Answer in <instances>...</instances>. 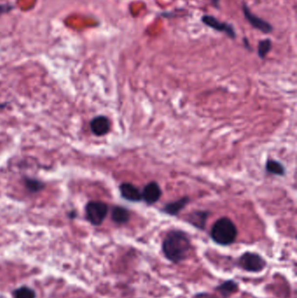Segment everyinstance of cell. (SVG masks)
Segmentation results:
<instances>
[{
    "mask_svg": "<svg viewBox=\"0 0 297 298\" xmlns=\"http://www.w3.org/2000/svg\"><path fill=\"white\" fill-rule=\"evenodd\" d=\"M15 9V5L12 4H0V17L7 14Z\"/></svg>",
    "mask_w": 297,
    "mask_h": 298,
    "instance_id": "cell-18",
    "label": "cell"
},
{
    "mask_svg": "<svg viewBox=\"0 0 297 298\" xmlns=\"http://www.w3.org/2000/svg\"><path fill=\"white\" fill-rule=\"evenodd\" d=\"M25 186H26L27 190H30L31 192H39L40 190L44 188L43 183H41V182L36 181V180H32V179H26L25 180Z\"/></svg>",
    "mask_w": 297,
    "mask_h": 298,
    "instance_id": "cell-17",
    "label": "cell"
},
{
    "mask_svg": "<svg viewBox=\"0 0 297 298\" xmlns=\"http://www.w3.org/2000/svg\"><path fill=\"white\" fill-rule=\"evenodd\" d=\"M91 130L97 136H102L108 133L110 130V121L105 116L94 118L91 122Z\"/></svg>",
    "mask_w": 297,
    "mask_h": 298,
    "instance_id": "cell-9",
    "label": "cell"
},
{
    "mask_svg": "<svg viewBox=\"0 0 297 298\" xmlns=\"http://www.w3.org/2000/svg\"><path fill=\"white\" fill-rule=\"evenodd\" d=\"M210 2L212 3L214 8L220 9V2H221V0H210Z\"/></svg>",
    "mask_w": 297,
    "mask_h": 298,
    "instance_id": "cell-21",
    "label": "cell"
},
{
    "mask_svg": "<svg viewBox=\"0 0 297 298\" xmlns=\"http://www.w3.org/2000/svg\"><path fill=\"white\" fill-rule=\"evenodd\" d=\"M209 213L207 211H193L188 216V222L199 230H204L209 218Z\"/></svg>",
    "mask_w": 297,
    "mask_h": 298,
    "instance_id": "cell-10",
    "label": "cell"
},
{
    "mask_svg": "<svg viewBox=\"0 0 297 298\" xmlns=\"http://www.w3.org/2000/svg\"><path fill=\"white\" fill-rule=\"evenodd\" d=\"M201 22L209 26V28L213 29L214 31L225 33L227 36L231 40H235L237 37L236 31L233 24H229L227 22L220 21L215 17L212 15L205 14L201 17Z\"/></svg>",
    "mask_w": 297,
    "mask_h": 298,
    "instance_id": "cell-6",
    "label": "cell"
},
{
    "mask_svg": "<svg viewBox=\"0 0 297 298\" xmlns=\"http://www.w3.org/2000/svg\"><path fill=\"white\" fill-rule=\"evenodd\" d=\"M121 196L129 202H140L142 200V194L140 190L128 182H125L120 186Z\"/></svg>",
    "mask_w": 297,
    "mask_h": 298,
    "instance_id": "cell-8",
    "label": "cell"
},
{
    "mask_svg": "<svg viewBox=\"0 0 297 298\" xmlns=\"http://www.w3.org/2000/svg\"><path fill=\"white\" fill-rule=\"evenodd\" d=\"M141 194H142V200H144L147 204L153 205L160 200L162 192L159 184L154 181H152L145 186L144 190Z\"/></svg>",
    "mask_w": 297,
    "mask_h": 298,
    "instance_id": "cell-7",
    "label": "cell"
},
{
    "mask_svg": "<svg viewBox=\"0 0 297 298\" xmlns=\"http://www.w3.org/2000/svg\"><path fill=\"white\" fill-rule=\"evenodd\" d=\"M272 48V41L270 39H263L259 41L257 54L261 60H264Z\"/></svg>",
    "mask_w": 297,
    "mask_h": 298,
    "instance_id": "cell-15",
    "label": "cell"
},
{
    "mask_svg": "<svg viewBox=\"0 0 297 298\" xmlns=\"http://www.w3.org/2000/svg\"><path fill=\"white\" fill-rule=\"evenodd\" d=\"M237 228L232 220L228 217L218 219L213 223L210 231V236L218 245L229 246L236 240Z\"/></svg>",
    "mask_w": 297,
    "mask_h": 298,
    "instance_id": "cell-2",
    "label": "cell"
},
{
    "mask_svg": "<svg viewBox=\"0 0 297 298\" xmlns=\"http://www.w3.org/2000/svg\"><path fill=\"white\" fill-rule=\"evenodd\" d=\"M112 219L113 222L118 224H125L128 222L130 219V213L128 210L122 207H114L112 212Z\"/></svg>",
    "mask_w": 297,
    "mask_h": 298,
    "instance_id": "cell-13",
    "label": "cell"
},
{
    "mask_svg": "<svg viewBox=\"0 0 297 298\" xmlns=\"http://www.w3.org/2000/svg\"><path fill=\"white\" fill-rule=\"evenodd\" d=\"M189 197H182L180 200H177L174 202H169L168 204L165 205L163 208V212L170 215H176L181 212V210L184 209L186 206L189 203Z\"/></svg>",
    "mask_w": 297,
    "mask_h": 298,
    "instance_id": "cell-11",
    "label": "cell"
},
{
    "mask_svg": "<svg viewBox=\"0 0 297 298\" xmlns=\"http://www.w3.org/2000/svg\"><path fill=\"white\" fill-rule=\"evenodd\" d=\"M162 252L169 262L178 264L185 261L191 250L189 234L181 230H172L165 235L162 242Z\"/></svg>",
    "mask_w": 297,
    "mask_h": 298,
    "instance_id": "cell-1",
    "label": "cell"
},
{
    "mask_svg": "<svg viewBox=\"0 0 297 298\" xmlns=\"http://www.w3.org/2000/svg\"><path fill=\"white\" fill-rule=\"evenodd\" d=\"M266 170L269 173L275 175H284L285 174V168L281 164L279 161L275 160H269L266 164Z\"/></svg>",
    "mask_w": 297,
    "mask_h": 298,
    "instance_id": "cell-14",
    "label": "cell"
},
{
    "mask_svg": "<svg viewBox=\"0 0 297 298\" xmlns=\"http://www.w3.org/2000/svg\"><path fill=\"white\" fill-rule=\"evenodd\" d=\"M160 16L163 17V18H174V17H176V15L174 14V12H161V14H160Z\"/></svg>",
    "mask_w": 297,
    "mask_h": 298,
    "instance_id": "cell-19",
    "label": "cell"
},
{
    "mask_svg": "<svg viewBox=\"0 0 297 298\" xmlns=\"http://www.w3.org/2000/svg\"><path fill=\"white\" fill-rule=\"evenodd\" d=\"M15 298H35V292L27 287H21L14 291Z\"/></svg>",
    "mask_w": 297,
    "mask_h": 298,
    "instance_id": "cell-16",
    "label": "cell"
},
{
    "mask_svg": "<svg viewBox=\"0 0 297 298\" xmlns=\"http://www.w3.org/2000/svg\"><path fill=\"white\" fill-rule=\"evenodd\" d=\"M241 9H242V12L245 17L246 21L249 22L254 29H255L257 31L262 32L264 34H270L274 32L273 25L268 21H266L265 20L254 14L249 8V5L246 4L245 2L242 3Z\"/></svg>",
    "mask_w": 297,
    "mask_h": 298,
    "instance_id": "cell-5",
    "label": "cell"
},
{
    "mask_svg": "<svg viewBox=\"0 0 297 298\" xmlns=\"http://www.w3.org/2000/svg\"><path fill=\"white\" fill-rule=\"evenodd\" d=\"M108 212V207L102 202H90L85 207V214L92 225L100 226L104 222Z\"/></svg>",
    "mask_w": 297,
    "mask_h": 298,
    "instance_id": "cell-4",
    "label": "cell"
},
{
    "mask_svg": "<svg viewBox=\"0 0 297 298\" xmlns=\"http://www.w3.org/2000/svg\"><path fill=\"white\" fill-rule=\"evenodd\" d=\"M215 290L221 295L223 298H229L231 295L236 292L238 283L233 280H228L216 287Z\"/></svg>",
    "mask_w": 297,
    "mask_h": 298,
    "instance_id": "cell-12",
    "label": "cell"
},
{
    "mask_svg": "<svg viewBox=\"0 0 297 298\" xmlns=\"http://www.w3.org/2000/svg\"><path fill=\"white\" fill-rule=\"evenodd\" d=\"M243 44H244V46H245V48L247 50H249V51H252V47H251V45H250V43H249V41L244 37L243 38Z\"/></svg>",
    "mask_w": 297,
    "mask_h": 298,
    "instance_id": "cell-20",
    "label": "cell"
},
{
    "mask_svg": "<svg viewBox=\"0 0 297 298\" xmlns=\"http://www.w3.org/2000/svg\"><path fill=\"white\" fill-rule=\"evenodd\" d=\"M238 266L247 272L259 273L265 269V259L257 253L245 252L238 259Z\"/></svg>",
    "mask_w": 297,
    "mask_h": 298,
    "instance_id": "cell-3",
    "label": "cell"
}]
</instances>
